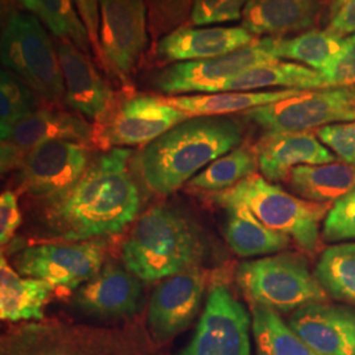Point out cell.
<instances>
[{
  "label": "cell",
  "mask_w": 355,
  "mask_h": 355,
  "mask_svg": "<svg viewBox=\"0 0 355 355\" xmlns=\"http://www.w3.org/2000/svg\"><path fill=\"white\" fill-rule=\"evenodd\" d=\"M280 38H257L241 49L220 57L170 64L155 74L154 86L168 96L218 92L233 76L259 64L279 61Z\"/></svg>",
  "instance_id": "9c48e42d"
},
{
  "label": "cell",
  "mask_w": 355,
  "mask_h": 355,
  "mask_svg": "<svg viewBox=\"0 0 355 355\" xmlns=\"http://www.w3.org/2000/svg\"><path fill=\"white\" fill-rule=\"evenodd\" d=\"M237 283L252 305L279 312H295L313 303H324L328 293L302 255L278 254L243 262L237 271Z\"/></svg>",
  "instance_id": "52a82bcc"
},
{
  "label": "cell",
  "mask_w": 355,
  "mask_h": 355,
  "mask_svg": "<svg viewBox=\"0 0 355 355\" xmlns=\"http://www.w3.org/2000/svg\"><path fill=\"white\" fill-rule=\"evenodd\" d=\"M209 199L223 208H248L265 227L288 236L302 250L312 254L321 248L320 223L333 207L293 196L257 173L232 189L211 193Z\"/></svg>",
  "instance_id": "277c9868"
},
{
  "label": "cell",
  "mask_w": 355,
  "mask_h": 355,
  "mask_svg": "<svg viewBox=\"0 0 355 355\" xmlns=\"http://www.w3.org/2000/svg\"><path fill=\"white\" fill-rule=\"evenodd\" d=\"M54 287L45 280L21 277L6 257L0 258V318L8 322H41L44 308L49 303Z\"/></svg>",
  "instance_id": "603a6c76"
},
{
  "label": "cell",
  "mask_w": 355,
  "mask_h": 355,
  "mask_svg": "<svg viewBox=\"0 0 355 355\" xmlns=\"http://www.w3.org/2000/svg\"><path fill=\"white\" fill-rule=\"evenodd\" d=\"M1 355H153L145 343L120 330L32 322L10 330Z\"/></svg>",
  "instance_id": "8992f818"
},
{
  "label": "cell",
  "mask_w": 355,
  "mask_h": 355,
  "mask_svg": "<svg viewBox=\"0 0 355 355\" xmlns=\"http://www.w3.org/2000/svg\"><path fill=\"white\" fill-rule=\"evenodd\" d=\"M316 136L343 162L355 166V120L320 128Z\"/></svg>",
  "instance_id": "8d00e7d4"
},
{
  "label": "cell",
  "mask_w": 355,
  "mask_h": 355,
  "mask_svg": "<svg viewBox=\"0 0 355 355\" xmlns=\"http://www.w3.org/2000/svg\"><path fill=\"white\" fill-rule=\"evenodd\" d=\"M288 325L320 355H355V312L313 303L296 309Z\"/></svg>",
  "instance_id": "d6986e66"
},
{
  "label": "cell",
  "mask_w": 355,
  "mask_h": 355,
  "mask_svg": "<svg viewBox=\"0 0 355 355\" xmlns=\"http://www.w3.org/2000/svg\"><path fill=\"white\" fill-rule=\"evenodd\" d=\"M250 0H195L189 24L208 26L242 19V13Z\"/></svg>",
  "instance_id": "e575fe53"
},
{
  "label": "cell",
  "mask_w": 355,
  "mask_h": 355,
  "mask_svg": "<svg viewBox=\"0 0 355 355\" xmlns=\"http://www.w3.org/2000/svg\"><path fill=\"white\" fill-rule=\"evenodd\" d=\"M21 224V212L16 195L6 191L0 196V243L1 248L8 245L15 232Z\"/></svg>",
  "instance_id": "ab89813d"
},
{
  "label": "cell",
  "mask_w": 355,
  "mask_h": 355,
  "mask_svg": "<svg viewBox=\"0 0 355 355\" xmlns=\"http://www.w3.org/2000/svg\"><path fill=\"white\" fill-rule=\"evenodd\" d=\"M78 12L87 29L91 51L95 55L98 64L102 67L103 55L99 40V24H101V0H76Z\"/></svg>",
  "instance_id": "f35d334b"
},
{
  "label": "cell",
  "mask_w": 355,
  "mask_h": 355,
  "mask_svg": "<svg viewBox=\"0 0 355 355\" xmlns=\"http://www.w3.org/2000/svg\"><path fill=\"white\" fill-rule=\"evenodd\" d=\"M271 87L302 91L328 89L325 79L320 71L306 67L304 64L274 61L255 66L240 76H233L221 86L218 92L262 91Z\"/></svg>",
  "instance_id": "d4e9b609"
},
{
  "label": "cell",
  "mask_w": 355,
  "mask_h": 355,
  "mask_svg": "<svg viewBox=\"0 0 355 355\" xmlns=\"http://www.w3.org/2000/svg\"><path fill=\"white\" fill-rule=\"evenodd\" d=\"M102 69L130 87L149 44L146 0H101Z\"/></svg>",
  "instance_id": "30bf717a"
},
{
  "label": "cell",
  "mask_w": 355,
  "mask_h": 355,
  "mask_svg": "<svg viewBox=\"0 0 355 355\" xmlns=\"http://www.w3.org/2000/svg\"><path fill=\"white\" fill-rule=\"evenodd\" d=\"M259 167L255 146L241 145L228 154L217 158L203 171L191 179L190 187L211 193L228 190L245 178L257 173Z\"/></svg>",
  "instance_id": "f1b7e54d"
},
{
  "label": "cell",
  "mask_w": 355,
  "mask_h": 355,
  "mask_svg": "<svg viewBox=\"0 0 355 355\" xmlns=\"http://www.w3.org/2000/svg\"><path fill=\"white\" fill-rule=\"evenodd\" d=\"M190 116L149 94H132L95 125V144L103 149L148 145Z\"/></svg>",
  "instance_id": "7c38bea8"
},
{
  "label": "cell",
  "mask_w": 355,
  "mask_h": 355,
  "mask_svg": "<svg viewBox=\"0 0 355 355\" xmlns=\"http://www.w3.org/2000/svg\"><path fill=\"white\" fill-rule=\"evenodd\" d=\"M103 242L64 241L26 248L15 265L21 275L45 280L54 288L73 291L92 279L104 265Z\"/></svg>",
  "instance_id": "8fae6325"
},
{
  "label": "cell",
  "mask_w": 355,
  "mask_h": 355,
  "mask_svg": "<svg viewBox=\"0 0 355 355\" xmlns=\"http://www.w3.org/2000/svg\"><path fill=\"white\" fill-rule=\"evenodd\" d=\"M328 29L341 36L355 33V0H330Z\"/></svg>",
  "instance_id": "60d3db41"
},
{
  "label": "cell",
  "mask_w": 355,
  "mask_h": 355,
  "mask_svg": "<svg viewBox=\"0 0 355 355\" xmlns=\"http://www.w3.org/2000/svg\"><path fill=\"white\" fill-rule=\"evenodd\" d=\"M257 37L242 26H182L152 48L158 64H178L215 58L252 44Z\"/></svg>",
  "instance_id": "ac0fdd59"
},
{
  "label": "cell",
  "mask_w": 355,
  "mask_h": 355,
  "mask_svg": "<svg viewBox=\"0 0 355 355\" xmlns=\"http://www.w3.org/2000/svg\"><path fill=\"white\" fill-rule=\"evenodd\" d=\"M242 141L241 125L232 117H189L145 145L139 157L141 174L150 190L168 195Z\"/></svg>",
  "instance_id": "7a4b0ae2"
},
{
  "label": "cell",
  "mask_w": 355,
  "mask_h": 355,
  "mask_svg": "<svg viewBox=\"0 0 355 355\" xmlns=\"http://www.w3.org/2000/svg\"><path fill=\"white\" fill-rule=\"evenodd\" d=\"M36 94L10 70L0 76V133L4 139L16 124L38 108Z\"/></svg>",
  "instance_id": "1f68e13d"
},
{
  "label": "cell",
  "mask_w": 355,
  "mask_h": 355,
  "mask_svg": "<svg viewBox=\"0 0 355 355\" xmlns=\"http://www.w3.org/2000/svg\"><path fill=\"white\" fill-rule=\"evenodd\" d=\"M302 89H270V91H221L211 94L167 96L166 102L193 116H227L246 112L257 107L280 102L300 95Z\"/></svg>",
  "instance_id": "cb8c5ba5"
},
{
  "label": "cell",
  "mask_w": 355,
  "mask_h": 355,
  "mask_svg": "<svg viewBox=\"0 0 355 355\" xmlns=\"http://www.w3.org/2000/svg\"><path fill=\"white\" fill-rule=\"evenodd\" d=\"M255 150L259 170L270 182L288 179L297 166L336 162V155L312 132L265 135Z\"/></svg>",
  "instance_id": "44dd1931"
},
{
  "label": "cell",
  "mask_w": 355,
  "mask_h": 355,
  "mask_svg": "<svg viewBox=\"0 0 355 355\" xmlns=\"http://www.w3.org/2000/svg\"><path fill=\"white\" fill-rule=\"evenodd\" d=\"M228 220L225 239L229 248L241 257H255L277 253L290 246L291 239L265 227L253 214L242 205L225 207Z\"/></svg>",
  "instance_id": "4316f807"
},
{
  "label": "cell",
  "mask_w": 355,
  "mask_h": 355,
  "mask_svg": "<svg viewBox=\"0 0 355 355\" xmlns=\"http://www.w3.org/2000/svg\"><path fill=\"white\" fill-rule=\"evenodd\" d=\"M205 274L191 268L161 283L153 293L148 324L154 341L162 343L189 328L203 300Z\"/></svg>",
  "instance_id": "e0dca14e"
},
{
  "label": "cell",
  "mask_w": 355,
  "mask_h": 355,
  "mask_svg": "<svg viewBox=\"0 0 355 355\" xmlns=\"http://www.w3.org/2000/svg\"><path fill=\"white\" fill-rule=\"evenodd\" d=\"M140 280L129 270L108 263L76 293V305L99 318H125L140 309Z\"/></svg>",
  "instance_id": "ffe728a7"
},
{
  "label": "cell",
  "mask_w": 355,
  "mask_h": 355,
  "mask_svg": "<svg viewBox=\"0 0 355 355\" xmlns=\"http://www.w3.org/2000/svg\"><path fill=\"white\" fill-rule=\"evenodd\" d=\"M1 62L20 78L40 102L49 107L64 103V83L55 42L37 16L12 10L1 32Z\"/></svg>",
  "instance_id": "5b68a950"
},
{
  "label": "cell",
  "mask_w": 355,
  "mask_h": 355,
  "mask_svg": "<svg viewBox=\"0 0 355 355\" xmlns=\"http://www.w3.org/2000/svg\"><path fill=\"white\" fill-rule=\"evenodd\" d=\"M96 128L83 117L57 107H42L29 114L1 139V173L19 168L26 155L38 145L51 140L95 144Z\"/></svg>",
  "instance_id": "9a60e30c"
},
{
  "label": "cell",
  "mask_w": 355,
  "mask_h": 355,
  "mask_svg": "<svg viewBox=\"0 0 355 355\" xmlns=\"http://www.w3.org/2000/svg\"><path fill=\"white\" fill-rule=\"evenodd\" d=\"M242 116L266 135L309 132L355 120V86L304 91L280 102L257 107Z\"/></svg>",
  "instance_id": "ba28073f"
},
{
  "label": "cell",
  "mask_w": 355,
  "mask_h": 355,
  "mask_svg": "<svg viewBox=\"0 0 355 355\" xmlns=\"http://www.w3.org/2000/svg\"><path fill=\"white\" fill-rule=\"evenodd\" d=\"M252 318L225 286L215 284L189 346L179 355H252Z\"/></svg>",
  "instance_id": "5bb4252c"
},
{
  "label": "cell",
  "mask_w": 355,
  "mask_h": 355,
  "mask_svg": "<svg viewBox=\"0 0 355 355\" xmlns=\"http://www.w3.org/2000/svg\"><path fill=\"white\" fill-rule=\"evenodd\" d=\"M55 48L64 83V103L85 119L102 124L114 110L112 89L99 74L89 54L69 40L57 38Z\"/></svg>",
  "instance_id": "2e32d148"
},
{
  "label": "cell",
  "mask_w": 355,
  "mask_h": 355,
  "mask_svg": "<svg viewBox=\"0 0 355 355\" xmlns=\"http://www.w3.org/2000/svg\"><path fill=\"white\" fill-rule=\"evenodd\" d=\"M321 74L327 87L355 86V33L345 38L340 54Z\"/></svg>",
  "instance_id": "74e56055"
},
{
  "label": "cell",
  "mask_w": 355,
  "mask_h": 355,
  "mask_svg": "<svg viewBox=\"0 0 355 355\" xmlns=\"http://www.w3.org/2000/svg\"><path fill=\"white\" fill-rule=\"evenodd\" d=\"M322 233L328 241L355 240V189L333 204Z\"/></svg>",
  "instance_id": "d590c367"
},
{
  "label": "cell",
  "mask_w": 355,
  "mask_h": 355,
  "mask_svg": "<svg viewBox=\"0 0 355 355\" xmlns=\"http://www.w3.org/2000/svg\"><path fill=\"white\" fill-rule=\"evenodd\" d=\"M315 277L331 297L355 304V243L328 248L318 261Z\"/></svg>",
  "instance_id": "4dcf8cb0"
},
{
  "label": "cell",
  "mask_w": 355,
  "mask_h": 355,
  "mask_svg": "<svg viewBox=\"0 0 355 355\" xmlns=\"http://www.w3.org/2000/svg\"><path fill=\"white\" fill-rule=\"evenodd\" d=\"M92 162L91 146L69 140H51L38 145L19 170L21 189L49 203L71 190Z\"/></svg>",
  "instance_id": "4fadbf2b"
},
{
  "label": "cell",
  "mask_w": 355,
  "mask_h": 355,
  "mask_svg": "<svg viewBox=\"0 0 355 355\" xmlns=\"http://www.w3.org/2000/svg\"><path fill=\"white\" fill-rule=\"evenodd\" d=\"M252 330L257 355H320L274 309L252 305Z\"/></svg>",
  "instance_id": "83f0119b"
},
{
  "label": "cell",
  "mask_w": 355,
  "mask_h": 355,
  "mask_svg": "<svg viewBox=\"0 0 355 355\" xmlns=\"http://www.w3.org/2000/svg\"><path fill=\"white\" fill-rule=\"evenodd\" d=\"M195 0H146L152 48L161 38L190 20Z\"/></svg>",
  "instance_id": "836d02e7"
},
{
  "label": "cell",
  "mask_w": 355,
  "mask_h": 355,
  "mask_svg": "<svg viewBox=\"0 0 355 355\" xmlns=\"http://www.w3.org/2000/svg\"><path fill=\"white\" fill-rule=\"evenodd\" d=\"M19 1L29 12L38 16L41 21H45V12H44V7L41 4V0H19Z\"/></svg>",
  "instance_id": "b9f144b4"
},
{
  "label": "cell",
  "mask_w": 355,
  "mask_h": 355,
  "mask_svg": "<svg viewBox=\"0 0 355 355\" xmlns=\"http://www.w3.org/2000/svg\"><path fill=\"white\" fill-rule=\"evenodd\" d=\"M203 242L187 217L168 207L141 216L121 246V258L139 279L157 282L198 267Z\"/></svg>",
  "instance_id": "3957f363"
},
{
  "label": "cell",
  "mask_w": 355,
  "mask_h": 355,
  "mask_svg": "<svg viewBox=\"0 0 355 355\" xmlns=\"http://www.w3.org/2000/svg\"><path fill=\"white\" fill-rule=\"evenodd\" d=\"M345 37L330 31H306L295 37L280 38V60H291L324 71L343 49Z\"/></svg>",
  "instance_id": "f546056e"
},
{
  "label": "cell",
  "mask_w": 355,
  "mask_h": 355,
  "mask_svg": "<svg viewBox=\"0 0 355 355\" xmlns=\"http://www.w3.org/2000/svg\"><path fill=\"white\" fill-rule=\"evenodd\" d=\"M321 0H250L242 13V28L255 37H283L316 24Z\"/></svg>",
  "instance_id": "7402d4cb"
},
{
  "label": "cell",
  "mask_w": 355,
  "mask_h": 355,
  "mask_svg": "<svg viewBox=\"0 0 355 355\" xmlns=\"http://www.w3.org/2000/svg\"><path fill=\"white\" fill-rule=\"evenodd\" d=\"M288 180L292 190L305 200L336 203L355 189V166L345 162L297 166Z\"/></svg>",
  "instance_id": "484cf974"
},
{
  "label": "cell",
  "mask_w": 355,
  "mask_h": 355,
  "mask_svg": "<svg viewBox=\"0 0 355 355\" xmlns=\"http://www.w3.org/2000/svg\"><path fill=\"white\" fill-rule=\"evenodd\" d=\"M132 150L112 148L92 159L64 196L46 203L44 223L64 241H92L129 227L140 211V192L130 174Z\"/></svg>",
  "instance_id": "6da1fadb"
},
{
  "label": "cell",
  "mask_w": 355,
  "mask_h": 355,
  "mask_svg": "<svg viewBox=\"0 0 355 355\" xmlns=\"http://www.w3.org/2000/svg\"><path fill=\"white\" fill-rule=\"evenodd\" d=\"M45 24L55 38L69 40L85 53H92L89 33L78 12L76 0H41Z\"/></svg>",
  "instance_id": "d6a6232c"
}]
</instances>
